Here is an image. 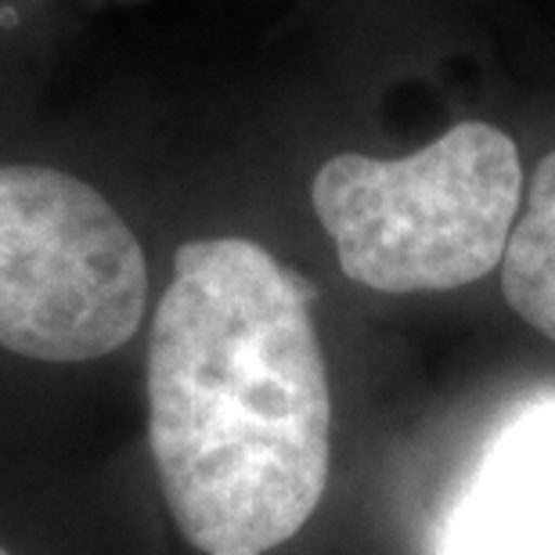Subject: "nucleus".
<instances>
[{
    "label": "nucleus",
    "mask_w": 555,
    "mask_h": 555,
    "mask_svg": "<svg viewBox=\"0 0 555 555\" xmlns=\"http://www.w3.org/2000/svg\"><path fill=\"white\" fill-rule=\"evenodd\" d=\"M0 555H11V552H8V548H4V545H0Z\"/></svg>",
    "instance_id": "6"
},
{
    "label": "nucleus",
    "mask_w": 555,
    "mask_h": 555,
    "mask_svg": "<svg viewBox=\"0 0 555 555\" xmlns=\"http://www.w3.org/2000/svg\"><path fill=\"white\" fill-rule=\"evenodd\" d=\"M502 293L530 328L555 343V149L530 177L527 209L508 235Z\"/></svg>",
    "instance_id": "5"
},
{
    "label": "nucleus",
    "mask_w": 555,
    "mask_h": 555,
    "mask_svg": "<svg viewBox=\"0 0 555 555\" xmlns=\"http://www.w3.org/2000/svg\"><path fill=\"white\" fill-rule=\"evenodd\" d=\"M144 307V249L94 184L54 166H0V347L87 364L124 350Z\"/></svg>",
    "instance_id": "3"
},
{
    "label": "nucleus",
    "mask_w": 555,
    "mask_h": 555,
    "mask_svg": "<svg viewBox=\"0 0 555 555\" xmlns=\"http://www.w3.org/2000/svg\"><path fill=\"white\" fill-rule=\"evenodd\" d=\"M516 141L480 119L404 159L343 152L310 188L350 282L375 293H451L491 274L516 228Z\"/></svg>",
    "instance_id": "2"
},
{
    "label": "nucleus",
    "mask_w": 555,
    "mask_h": 555,
    "mask_svg": "<svg viewBox=\"0 0 555 555\" xmlns=\"http://www.w3.org/2000/svg\"><path fill=\"white\" fill-rule=\"evenodd\" d=\"M433 555H555V397L502 422L443 513Z\"/></svg>",
    "instance_id": "4"
},
{
    "label": "nucleus",
    "mask_w": 555,
    "mask_h": 555,
    "mask_svg": "<svg viewBox=\"0 0 555 555\" xmlns=\"http://www.w3.org/2000/svg\"><path fill=\"white\" fill-rule=\"evenodd\" d=\"M314 296L249 238L177 249L149 339V440L166 508L203 555H271L325 498L332 393Z\"/></svg>",
    "instance_id": "1"
}]
</instances>
